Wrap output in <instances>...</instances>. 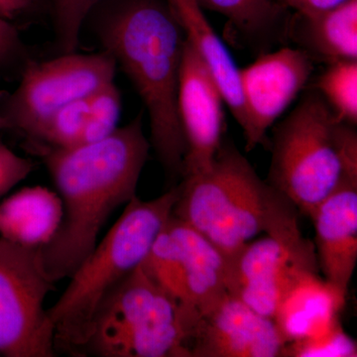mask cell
Listing matches in <instances>:
<instances>
[{"instance_id": "cell-1", "label": "cell", "mask_w": 357, "mask_h": 357, "mask_svg": "<svg viewBox=\"0 0 357 357\" xmlns=\"http://www.w3.org/2000/svg\"><path fill=\"white\" fill-rule=\"evenodd\" d=\"M150 148L142 114L89 144L32 148L43 158L62 202L57 231L39 248L45 272L54 283L70 278L95 249L110 215L137 196Z\"/></svg>"}, {"instance_id": "cell-2", "label": "cell", "mask_w": 357, "mask_h": 357, "mask_svg": "<svg viewBox=\"0 0 357 357\" xmlns=\"http://www.w3.org/2000/svg\"><path fill=\"white\" fill-rule=\"evenodd\" d=\"M103 50L129 77L146 107L150 144L167 178H182L185 144L178 89L185 38L166 0H103L93 9Z\"/></svg>"}, {"instance_id": "cell-3", "label": "cell", "mask_w": 357, "mask_h": 357, "mask_svg": "<svg viewBox=\"0 0 357 357\" xmlns=\"http://www.w3.org/2000/svg\"><path fill=\"white\" fill-rule=\"evenodd\" d=\"M174 185L158 198L131 199L121 217L70 277L57 302L48 309L56 351L84 356L96 312L122 280L143 264L177 199Z\"/></svg>"}, {"instance_id": "cell-4", "label": "cell", "mask_w": 357, "mask_h": 357, "mask_svg": "<svg viewBox=\"0 0 357 357\" xmlns=\"http://www.w3.org/2000/svg\"><path fill=\"white\" fill-rule=\"evenodd\" d=\"M344 177L357 178V134L318 91L277 126L267 183L311 217Z\"/></svg>"}, {"instance_id": "cell-5", "label": "cell", "mask_w": 357, "mask_h": 357, "mask_svg": "<svg viewBox=\"0 0 357 357\" xmlns=\"http://www.w3.org/2000/svg\"><path fill=\"white\" fill-rule=\"evenodd\" d=\"M176 187L172 215L227 258L266 232L284 197L257 175L236 146L223 142L206 171L185 176Z\"/></svg>"}, {"instance_id": "cell-6", "label": "cell", "mask_w": 357, "mask_h": 357, "mask_svg": "<svg viewBox=\"0 0 357 357\" xmlns=\"http://www.w3.org/2000/svg\"><path fill=\"white\" fill-rule=\"evenodd\" d=\"M191 337L177 303L140 265L100 305L84 356L192 357Z\"/></svg>"}, {"instance_id": "cell-7", "label": "cell", "mask_w": 357, "mask_h": 357, "mask_svg": "<svg viewBox=\"0 0 357 357\" xmlns=\"http://www.w3.org/2000/svg\"><path fill=\"white\" fill-rule=\"evenodd\" d=\"M298 213L284 197L266 236L252 239L227 258V292L267 318L274 319L281 303L301 281L319 274L314 244L303 236Z\"/></svg>"}, {"instance_id": "cell-8", "label": "cell", "mask_w": 357, "mask_h": 357, "mask_svg": "<svg viewBox=\"0 0 357 357\" xmlns=\"http://www.w3.org/2000/svg\"><path fill=\"white\" fill-rule=\"evenodd\" d=\"M142 265L177 303L192 337L199 319L229 294L227 256L174 215L160 232Z\"/></svg>"}, {"instance_id": "cell-9", "label": "cell", "mask_w": 357, "mask_h": 357, "mask_svg": "<svg viewBox=\"0 0 357 357\" xmlns=\"http://www.w3.org/2000/svg\"><path fill=\"white\" fill-rule=\"evenodd\" d=\"M40 248L0 237V356L54 357V326L45 301L55 289Z\"/></svg>"}, {"instance_id": "cell-10", "label": "cell", "mask_w": 357, "mask_h": 357, "mask_svg": "<svg viewBox=\"0 0 357 357\" xmlns=\"http://www.w3.org/2000/svg\"><path fill=\"white\" fill-rule=\"evenodd\" d=\"M116 62L109 52L62 54L26 65L20 86L0 110L10 129L32 140L56 112L114 83Z\"/></svg>"}, {"instance_id": "cell-11", "label": "cell", "mask_w": 357, "mask_h": 357, "mask_svg": "<svg viewBox=\"0 0 357 357\" xmlns=\"http://www.w3.org/2000/svg\"><path fill=\"white\" fill-rule=\"evenodd\" d=\"M312 70L306 52L290 47L264 54L239 68L246 151L264 142L267 131L306 86Z\"/></svg>"}, {"instance_id": "cell-12", "label": "cell", "mask_w": 357, "mask_h": 357, "mask_svg": "<svg viewBox=\"0 0 357 357\" xmlns=\"http://www.w3.org/2000/svg\"><path fill=\"white\" fill-rule=\"evenodd\" d=\"M222 93L198 54L185 41L178 89V114L185 152L182 178L204 172L222 143Z\"/></svg>"}, {"instance_id": "cell-13", "label": "cell", "mask_w": 357, "mask_h": 357, "mask_svg": "<svg viewBox=\"0 0 357 357\" xmlns=\"http://www.w3.org/2000/svg\"><path fill=\"white\" fill-rule=\"evenodd\" d=\"M286 344L273 319L227 294L199 319L192 333L191 356L283 357Z\"/></svg>"}, {"instance_id": "cell-14", "label": "cell", "mask_w": 357, "mask_h": 357, "mask_svg": "<svg viewBox=\"0 0 357 357\" xmlns=\"http://www.w3.org/2000/svg\"><path fill=\"white\" fill-rule=\"evenodd\" d=\"M310 218L319 271L347 298L357 262V178H342Z\"/></svg>"}, {"instance_id": "cell-15", "label": "cell", "mask_w": 357, "mask_h": 357, "mask_svg": "<svg viewBox=\"0 0 357 357\" xmlns=\"http://www.w3.org/2000/svg\"><path fill=\"white\" fill-rule=\"evenodd\" d=\"M121 114V93L110 84L56 112L28 146L69 149L95 142L117 128Z\"/></svg>"}, {"instance_id": "cell-16", "label": "cell", "mask_w": 357, "mask_h": 357, "mask_svg": "<svg viewBox=\"0 0 357 357\" xmlns=\"http://www.w3.org/2000/svg\"><path fill=\"white\" fill-rule=\"evenodd\" d=\"M176 16L185 41L198 54L222 93L225 105L239 126L244 122L239 68L218 37L198 0H166Z\"/></svg>"}, {"instance_id": "cell-17", "label": "cell", "mask_w": 357, "mask_h": 357, "mask_svg": "<svg viewBox=\"0 0 357 357\" xmlns=\"http://www.w3.org/2000/svg\"><path fill=\"white\" fill-rule=\"evenodd\" d=\"M286 32L312 61L357 60V0L319 13H293Z\"/></svg>"}, {"instance_id": "cell-18", "label": "cell", "mask_w": 357, "mask_h": 357, "mask_svg": "<svg viewBox=\"0 0 357 357\" xmlns=\"http://www.w3.org/2000/svg\"><path fill=\"white\" fill-rule=\"evenodd\" d=\"M345 300L319 274L310 275L288 294L274 321L287 344L314 337L340 321Z\"/></svg>"}, {"instance_id": "cell-19", "label": "cell", "mask_w": 357, "mask_h": 357, "mask_svg": "<svg viewBox=\"0 0 357 357\" xmlns=\"http://www.w3.org/2000/svg\"><path fill=\"white\" fill-rule=\"evenodd\" d=\"M62 202L42 185L24 188L0 203V237L11 243L42 248L57 231Z\"/></svg>"}, {"instance_id": "cell-20", "label": "cell", "mask_w": 357, "mask_h": 357, "mask_svg": "<svg viewBox=\"0 0 357 357\" xmlns=\"http://www.w3.org/2000/svg\"><path fill=\"white\" fill-rule=\"evenodd\" d=\"M199 6L225 16L238 31L263 37L282 27L286 30L289 11L276 0H198Z\"/></svg>"}, {"instance_id": "cell-21", "label": "cell", "mask_w": 357, "mask_h": 357, "mask_svg": "<svg viewBox=\"0 0 357 357\" xmlns=\"http://www.w3.org/2000/svg\"><path fill=\"white\" fill-rule=\"evenodd\" d=\"M319 95L338 121L357 123V60L328 64L317 83Z\"/></svg>"}, {"instance_id": "cell-22", "label": "cell", "mask_w": 357, "mask_h": 357, "mask_svg": "<svg viewBox=\"0 0 357 357\" xmlns=\"http://www.w3.org/2000/svg\"><path fill=\"white\" fill-rule=\"evenodd\" d=\"M103 0H54L56 43L61 54L75 53L84 23Z\"/></svg>"}, {"instance_id": "cell-23", "label": "cell", "mask_w": 357, "mask_h": 357, "mask_svg": "<svg viewBox=\"0 0 357 357\" xmlns=\"http://www.w3.org/2000/svg\"><path fill=\"white\" fill-rule=\"evenodd\" d=\"M357 344L340 321L325 333L285 345L283 357H356Z\"/></svg>"}, {"instance_id": "cell-24", "label": "cell", "mask_w": 357, "mask_h": 357, "mask_svg": "<svg viewBox=\"0 0 357 357\" xmlns=\"http://www.w3.org/2000/svg\"><path fill=\"white\" fill-rule=\"evenodd\" d=\"M34 170L32 160L16 154L0 138V198Z\"/></svg>"}, {"instance_id": "cell-25", "label": "cell", "mask_w": 357, "mask_h": 357, "mask_svg": "<svg viewBox=\"0 0 357 357\" xmlns=\"http://www.w3.org/2000/svg\"><path fill=\"white\" fill-rule=\"evenodd\" d=\"M22 42L20 33L6 18L0 16V63L6 62L9 59L20 55Z\"/></svg>"}, {"instance_id": "cell-26", "label": "cell", "mask_w": 357, "mask_h": 357, "mask_svg": "<svg viewBox=\"0 0 357 357\" xmlns=\"http://www.w3.org/2000/svg\"><path fill=\"white\" fill-rule=\"evenodd\" d=\"M288 11L298 14H312L332 8L347 0H276Z\"/></svg>"}, {"instance_id": "cell-27", "label": "cell", "mask_w": 357, "mask_h": 357, "mask_svg": "<svg viewBox=\"0 0 357 357\" xmlns=\"http://www.w3.org/2000/svg\"><path fill=\"white\" fill-rule=\"evenodd\" d=\"M40 0H0V16L11 20L36 6Z\"/></svg>"}, {"instance_id": "cell-28", "label": "cell", "mask_w": 357, "mask_h": 357, "mask_svg": "<svg viewBox=\"0 0 357 357\" xmlns=\"http://www.w3.org/2000/svg\"><path fill=\"white\" fill-rule=\"evenodd\" d=\"M6 129H10L9 128L8 122H7L6 117L0 112V131L6 130Z\"/></svg>"}]
</instances>
